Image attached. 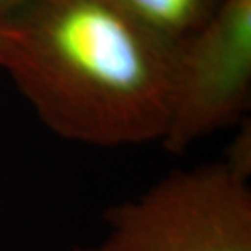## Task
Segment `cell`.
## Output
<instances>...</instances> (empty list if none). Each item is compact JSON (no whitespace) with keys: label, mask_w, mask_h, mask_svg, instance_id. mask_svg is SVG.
<instances>
[{"label":"cell","mask_w":251,"mask_h":251,"mask_svg":"<svg viewBox=\"0 0 251 251\" xmlns=\"http://www.w3.org/2000/svg\"><path fill=\"white\" fill-rule=\"evenodd\" d=\"M178 54L118 0H33L0 25V70L51 132L93 147L162 144Z\"/></svg>","instance_id":"1"},{"label":"cell","mask_w":251,"mask_h":251,"mask_svg":"<svg viewBox=\"0 0 251 251\" xmlns=\"http://www.w3.org/2000/svg\"><path fill=\"white\" fill-rule=\"evenodd\" d=\"M224 158L173 170L104 212L106 232L69 251H251V129Z\"/></svg>","instance_id":"2"},{"label":"cell","mask_w":251,"mask_h":251,"mask_svg":"<svg viewBox=\"0 0 251 251\" xmlns=\"http://www.w3.org/2000/svg\"><path fill=\"white\" fill-rule=\"evenodd\" d=\"M251 106V0H224L179 44L176 87L165 150L184 153L248 119Z\"/></svg>","instance_id":"3"},{"label":"cell","mask_w":251,"mask_h":251,"mask_svg":"<svg viewBox=\"0 0 251 251\" xmlns=\"http://www.w3.org/2000/svg\"><path fill=\"white\" fill-rule=\"evenodd\" d=\"M155 31L181 44L196 33L224 0H118Z\"/></svg>","instance_id":"4"},{"label":"cell","mask_w":251,"mask_h":251,"mask_svg":"<svg viewBox=\"0 0 251 251\" xmlns=\"http://www.w3.org/2000/svg\"><path fill=\"white\" fill-rule=\"evenodd\" d=\"M33 0H0V25L10 20L15 13L23 10Z\"/></svg>","instance_id":"5"},{"label":"cell","mask_w":251,"mask_h":251,"mask_svg":"<svg viewBox=\"0 0 251 251\" xmlns=\"http://www.w3.org/2000/svg\"><path fill=\"white\" fill-rule=\"evenodd\" d=\"M0 72H2V70H0Z\"/></svg>","instance_id":"6"}]
</instances>
